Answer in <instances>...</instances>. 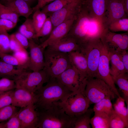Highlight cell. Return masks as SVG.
Returning a JSON list of instances; mask_svg holds the SVG:
<instances>
[{
  "label": "cell",
  "mask_w": 128,
  "mask_h": 128,
  "mask_svg": "<svg viewBox=\"0 0 128 128\" xmlns=\"http://www.w3.org/2000/svg\"><path fill=\"white\" fill-rule=\"evenodd\" d=\"M110 59L108 52L104 46L100 56L96 78L102 80L110 87L115 95L120 96L110 72Z\"/></svg>",
  "instance_id": "10"
},
{
  "label": "cell",
  "mask_w": 128,
  "mask_h": 128,
  "mask_svg": "<svg viewBox=\"0 0 128 128\" xmlns=\"http://www.w3.org/2000/svg\"><path fill=\"white\" fill-rule=\"evenodd\" d=\"M110 128H128V124L114 109L110 116Z\"/></svg>",
  "instance_id": "33"
},
{
  "label": "cell",
  "mask_w": 128,
  "mask_h": 128,
  "mask_svg": "<svg viewBox=\"0 0 128 128\" xmlns=\"http://www.w3.org/2000/svg\"><path fill=\"white\" fill-rule=\"evenodd\" d=\"M24 1H25L29 5H30V4L31 3V2H32L34 0H23Z\"/></svg>",
  "instance_id": "51"
},
{
  "label": "cell",
  "mask_w": 128,
  "mask_h": 128,
  "mask_svg": "<svg viewBox=\"0 0 128 128\" xmlns=\"http://www.w3.org/2000/svg\"><path fill=\"white\" fill-rule=\"evenodd\" d=\"M0 128H4L2 123H0Z\"/></svg>",
  "instance_id": "52"
},
{
  "label": "cell",
  "mask_w": 128,
  "mask_h": 128,
  "mask_svg": "<svg viewBox=\"0 0 128 128\" xmlns=\"http://www.w3.org/2000/svg\"><path fill=\"white\" fill-rule=\"evenodd\" d=\"M110 116L103 112L94 113L90 123L93 128H110Z\"/></svg>",
  "instance_id": "25"
},
{
  "label": "cell",
  "mask_w": 128,
  "mask_h": 128,
  "mask_svg": "<svg viewBox=\"0 0 128 128\" xmlns=\"http://www.w3.org/2000/svg\"><path fill=\"white\" fill-rule=\"evenodd\" d=\"M14 34L15 38L20 45L24 48L27 49L29 46L28 39L19 32Z\"/></svg>",
  "instance_id": "45"
},
{
  "label": "cell",
  "mask_w": 128,
  "mask_h": 128,
  "mask_svg": "<svg viewBox=\"0 0 128 128\" xmlns=\"http://www.w3.org/2000/svg\"><path fill=\"white\" fill-rule=\"evenodd\" d=\"M114 82L123 93V98L127 105H128V73H125L119 75L114 80Z\"/></svg>",
  "instance_id": "26"
},
{
  "label": "cell",
  "mask_w": 128,
  "mask_h": 128,
  "mask_svg": "<svg viewBox=\"0 0 128 128\" xmlns=\"http://www.w3.org/2000/svg\"><path fill=\"white\" fill-rule=\"evenodd\" d=\"M17 107L12 104L0 109V123L8 120L18 112Z\"/></svg>",
  "instance_id": "34"
},
{
  "label": "cell",
  "mask_w": 128,
  "mask_h": 128,
  "mask_svg": "<svg viewBox=\"0 0 128 128\" xmlns=\"http://www.w3.org/2000/svg\"><path fill=\"white\" fill-rule=\"evenodd\" d=\"M68 54L72 66L78 72L82 82L87 75V63L85 55L80 51H73Z\"/></svg>",
  "instance_id": "16"
},
{
  "label": "cell",
  "mask_w": 128,
  "mask_h": 128,
  "mask_svg": "<svg viewBox=\"0 0 128 128\" xmlns=\"http://www.w3.org/2000/svg\"><path fill=\"white\" fill-rule=\"evenodd\" d=\"M9 46L11 51L13 52L18 51L24 48L16 39L14 33L9 35Z\"/></svg>",
  "instance_id": "44"
},
{
  "label": "cell",
  "mask_w": 128,
  "mask_h": 128,
  "mask_svg": "<svg viewBox=\"0 0 128 128\" xmlns=\"http://www.w3.org/2000/svg\"><path fill=\"white\" fill-rule=\"evenodd\" d=\"M56 78L73 92L77 91L79 89L83 81L81 82L80 81V75L77 70L72 66L64 71Z\"/></svg>",
  "instance_id": "13"
},
{
  "label": "cell",
  "mask_w": 128,
  "mask_h": 128,
  "mask_svg": "<svg viewBox=\"0 0 128 128\" xmlns=\"http://www.w3.org/2000/svg\"><path fill=\"white\" fill-rule=\"evenodd\" d=\"M36 101L35 93L20 87H16L13 91L12 104L15 106L24 107L32 103L34 104Z\"/></svg>",
  "instance_id": "17"
},
{
  "label": "cell",
  "mask_w": 128,
  "mask_h": 128,
  "mask_svg": "<svg viewBox=\"0 0 128 128\" xmlns=\"http://www.w3.org/2000/svg\"><path fill=\"white\" fill-rule=\"evenodd\" d=\"M47 48L44 52L45 66L44 69L50 78H56L72 66L68 54Z\"/></svg>",
  "instance_id": "5"
},
{
  "label": "cell",
  "mask_w": 128,
  "mask_h": 128,
  "mask_svg": "<svg viewBox=\"0 0 128 128\" xmlns=\"http://www.w3.org/2000/svg\"><path fill=\"white\" fill-rule=\"evenodd\" d=\"M74 0H55L42 8L41 11L47 15L62 8Z\"/></svg>",
  "instance_id": "28"
},
{
  "label": "cell",
  "mask_w": 128,
  "mask_h": 128,
  "mask_svg": "<svg viewBox=\"0 0 128 128\" xmlns=\"http://www.w3.org/2000/svg\"><path fill=\"white\" fill-rule=\"evenodd\" d=\"M82 0H74L51 14L49 17L52 23L53 29L65 21L75 18L80 9Z\"/></svg>",
  "instance_id": "9"
},
{
  "label": "cell",
  "mask_w": 128,
  "mask_h": 128,
  "mask_svg": "<svg viewBox=\"0 0 128 128\" xmlns=\"http://www.w3.org/2000/svg\"><path fill=\"white\" fill-rule=\"evenodd\" d=\"M85 93L90 105L95 104L108 96L114 99L115 95L105 82L96 78H87Z\"/></svg>",
  "instance_id": "7"
},
{
  "label": "cell",
  "mask_w": 128,
  "mask_h": 128,
  "mask_svg": "<svg viewBox=\"0 0 128 128\" xmlns=\"http://www.w3.org/2000/svg\"><path fill=\"white\" fill-rule=\"evenodd\" d=\"M47 14L40 9L34 12L32 19L36 33L40 30L47 18Z\"/></svg>",
  "instance_id": "32"
},
{
  "label": "cell",
  "mask_w": 128,
  "mask_h": 128,
  "mask_svg": "<svg viewBox=\"0 0 128 128\" xmlns=\"http://www.w3.org/2000/svg\"><path fill=\"white\" fill-rule=\"evenodd\" d=\"M107 28L105 22L93 15L82 3L67 35L73 39L80 48L101 38Z\"/></svg>",
  "instance_id": "1"
},
{
  "label": "cell",
  "mask_w": 128,
  "mask_h": 128,
  "mask_svg": "<svg viewBox=\"0 0 128 128\" xmlns=\"http://www.w3.org/2000/svg\"><path fill=\"white\" fill-rule=\"evenodd\" d=\"M50 78L43 69L38 71L32 72L27 71L25 70L14 80L16 87L22 88L34 93L44 83L48 82Z\"/></svg>",
  "instance_id": "6"
},
{
  "label": "cell",
  "mask_w": 128,
  "mask_h": 128,
  "mask_svg": "<svg viewBox=\"0 0 128 128\" xmlns=\"http://www.w3.org/2000/svg\"><path fill=\"white\" fill-rule=\"evenodd\" d=\"M21 108L17 113L21 128H36L39 114L36 109L34 103H32Z\"/></svg>",
  "instance_id": "12"
},
{
  "label": "cell",
  "mask_w": 128,
  "mask_h": 128,
  "mask_svg": "<svg viewBox=\"0 0 128 128\" xmlns=\"http://www.w3.org/2000/svg\"><path fill=\"white\" fill-rule=\"evenodd\" d=\"M28 40L30 49L28 69L32 71H40L45 66L44 52L46 48L36 43L32 39Z\"/></svg>",
  "instance_id": "11"
},
{
  "label": "cell",
  "mask_w": 128,
  "mask_h": 128,
  "mask_svg": "<svg viewBox=\"0 0 128 128\" xmlns=\"http://www.w3.org/2000/svg\"><path fill=\"white\" fill-rule=\"evenodd\" d=\"M108 53L111 64L110 73L114 81L119 75L126 72L119 55L115 53Z\"/></svg>",
  "instance_id": "22"
},
{
  "label": "cell",
  "mask_w": 128,
  "mask_h": 128,
  "mask_svg": "<svg viewBox=\"0 0 128 128\" xmlns=\"http://www.w3.org/2000/svg\"><path fill=\"white\" fill-rule=\"evenodd\" d=\"M93 112V108H88L84 113L74 116L72 128H91V117Z\"/></svg>",
  "instance_id": "24"
},
{
  "label": "cell",
  "mask_w": 128,
  "mask_h": 128,
  "mask_svg": "<svg viewBox=\"0 0 128 128\" xmlns=\"http://www.w3.org/2000/svg\"><path fill=\"white\" fill-rule=\"evenodd\" d=\"M18 32L28 39H33L36 34L32 19L28 18L20 26Z\"/></svg>",
  "instance_id": "30"
},
{
  "label": "cell",
  "mask_w": 128,
  "mask_h": 128,
  "mask_svg": "<svg viewBox=\"0 0 128 128\" xmlns=\"http://www.w3.org/2000/svg\"><path fill=\"white\" fill-rule=\"evenodd\" d=\"M82 3L91 13L105 22L106 0H83Z\"/></svg>",
  "instance_id": "21"
},
{
  "label": "cell",
  "mask_w": 128,
  "mask_h": 128,
  "mask_svg": "<svg viewBox=\"0 0 128 128\" xmlns=\"http://www.w3.org/2000/svg\"><path fill=\"white\" fill-rule=\"evenodd\" d=\"M87 79H84L79 89L73 92L66 99L55 104L70 116L73 117L84 113L89 106V101L85 93Z\"/></svg>",
  "instance_id": "4"
},
{
  "label": "cell",
  "mask_w": 128,
  "mask_h": 128,
  "mask_svg": "<svg viewBox=\"0 0 128 128\" xmlns=\"http://www.w3.org/2000/svg\"><path fill=\"white\" fill-rule=\"evenodd\" d=\"M127 16L121 0H106L105 19L107 27L113 21Z\"/></svg>",
  "instance_id": "15"
},
{
  "label": "cell",
  "mask_w": 128,
  "mask_h": 128,
  "mask_svg": "<svg viewBox=\"0 0 128 128\" xmlns=\"http://www.w3.org/2000/svg\"><path fill=\"white\" fill-rule=\"evenodd\" d=\"M122 39L119 44L115 53L119 55L127 51L128 48V32L123 33Z\"/></svg>",
  "instance_id": "42"
},
{
  "label": "cell",
  "mask_w": 128,
  "mask_h": 128,
  "mask_svg": "<svg viewBox=\"0 0 128 128\" xmlns=\"http://www.w3.org/2000/svg\"><path fill=\"white\" fill-rule=\"evenodd\" d=\"M52 29V23L50 17H47L39 31L35 34L34 38L44 37L50 35Z\"/></svg>",
  "instance_id": "36"
},
{
  "label": "cell",
  "mask_w": 128,
  "mask_h": 128,
  "mask_svg": "<svg viewBox=\"0 0 128 128\" xmlns=\"http://www.w3.org/2000/svg\"><path fill=\"white\" fill-rule=\"evenodd\" d=\"M106 97L95 104L93 108L94 113H104L105 104Z\"/></svg>",
  "instance_id": "46"
},
{
  "label": "cell",
  "mask_w": 128,
  "mask_h": 128,
  "mask_svg": "<svg viewBox=\"0 0 128 128\" xmlns=\"http://www.w3.org/2000/svg\"><path fill=\"white\" fill-rule=\"evenodd\" d=\"M18 14L27 19L33 12L27 3L23 0H10L0 2Z\"/></svg>",
  "instance_id": "20"
},
{
  "label": "cell",
  "mask_w": 128,
  "mask_h": 128,
  "mask_svg": "<svg viewBox=\"0 0 128 128\" xmlns=\"http://www.w3.org/2000/svg\"></svg>",
  "instance_id": "53"
},
{
  "label": "cell",
  "mask_w": 128,
  "mask_h": 128,
  "mask_svg": "<svg viewBox=\"0 0 128 128\" xmlns=\"http://www.w3.org/2000/svg\"><path fill=\"white\" fill-rule=\"evenodd\" d=\"M104 46L101 39L91 41L80 49L85 55L88 65L87 78H96L101 51Z\"/></svg>",
  "instance_id": "8"
},
{
  "label": "cell",
  "mask_w": 128,
  "mask_h": 128,
  "mask_svg": "<svg viewBox=\"0 0 128 128\" xmlns=\"http://www.w3.org/2000/svg\"><path fill=\"white\" fill-rule=\"evenodd\" d=\"M72 92L56 78H50L46 85L34 93L36 109L38 112L47 110L56 103L66 99Z\"/></svg>",
  "instance_id": "2"
},
{
  "label": "cell",
  "mask_w": 128,
  "mask_h": 128,
  "mask_svg": "<svg viewBox=\"0 0 128 128\" xmlns=\"http://www.w3.org/2000/svg\"><path fill=\"white\" fill-rule=\"evenodd\" d=\"M16 25L12 21L0 19V34L8 33V31L14 28Z\"/></svg>",
  "instance_id": "43"
},
{
  "label": "cell",
  "mask_w": 128,
  "mask_h": 128,
  "mask_svg": "<svg viewBox=\"0 0 128 128\" xmlns=\"http://www.w3.org/2000/svg\"><path fill=\"white\" fill-rule=\"evenodd\" d=\"M11 52L9 46V35L8 33L0 34V55Z\"/></svg>",
  "instance_id": "38"
},
{
  "label": "cell",
  "mask_w": 128,
  "mask_h": 128,
  "mask_svg": "<svg viewBox=\"0 0 128 128\" xmlns=\"http://www.w3.org/2000/svg\"><path fill=\"white\" fill-rule=\"evenodd\" d=\"M18 112L7 122L2 123L4 128H21V122L18 116Z\"/></svg>",
  "instance_id": "41"
},
{
  "label": "cell",
  "mask_w": 128,
  "mask_h": 128,
  "mask_svg": "<svg viewBox=\"0 0 128 128\" xmlns=\"http://www.w3.org/2000/svg\"><path fill=\"white\" fill-rule=\"evenodd\" d=\"M16 87L15 81L13 79L6 78L0 79V92L14 90Z\"/></svg>",
  "instance_id": "37"
},
{
  "label": "cell",
  "mask_w": 128,
  "mask_h": 128,
  "mask_svg": "<svg viewBox=\"0 0 128 128\" xmlns=\"http://www.w3.org/2000/svg\"><path fill=\"white\" fill-rule=\"evenodd\" d=\"M47 47L60 52L67 53L73 51H80V46L75 40L67 35Z\"/></svg>",
  "instance_id": "18"
},
{
  "label": "cell",
  "mask_w": 128,
  "mask_h": 128,
  "mask_svg": "<svg viewBox=\"0 0 128 128\" xmlns=\"http://www.w3.org/2000/svg\"><path fill=\"white\" fill-rule=\"evenodd\" d=\"M19 16L10 8L0 3V19L10 21L17 24Z\"/></svg>",
  "instance_id": "29"
},
{
  "label": "cell",
  "mask_w": 128,
  "mask_h": 128,
  "mask_svg": "<svg viewBox=\"0 0 128 128\" xmlns=\"http://www.w3.org/2000/svg\"><path fill=\"white\" fill-rule=\"evenodd\" d=\"M13 55L21 64L24 69H26L28 68L29 56L26 49L23 48L13 52Z\"/></svg>",
  "instance_id": "35"
},
{
  "label": "cell",
  "mask_w": 128,
  "mask_h": 128,
  "mask_svg": "<svg viewBox=\"0 0 128 128\" xmlns=\"http://www.w3.org/2000/svg\"><path fill=\"white\" fill-rule=\"evenodd\" d=\"M55 0H38L37 5L32 8L33 12L36 10L42 9L48 4L54 1Z\"/></svg>",
  "instance_id": "49"
},
{
  "label": "cell",
  "mask_w": 128,
  "mask_h": 128,
  "mask_svg": "<svg viewBox=\"0 0 128 128\" xmlns=\"http://www.w3.org/2000/svg\"><path fill=\"white\" fill-rule=\"evenodd\" d=\"M124 11L127 16L128 15V0H121Z\"/></svg>",
  "instance_id": "50"
},
{
  "label": "cell",
  "mask_w": 128,
  "mask_h": 128,
  "mask_svg": "<svg viewBox=\"0 0 128 128\" xmlns=\"http://www.w3.org/2000/svg\"><path fill=\"white\" fill-rule=\"evenodd\" d=\"M125 101L120 96L118 97L113 105L115 111L128 124V106H125Z\"/></svg>",
  "instance_id": "27"
},
{
  "label": "cell",
  "mask_w": 128,
  "mask_h": 128,
  "mask_svg": "<svg viewBox=\"0 0 128 128\" xmlns=\"http://www.w3.org/2000/svg\"><path fill=\"white\" fill-rule=\"evenodd\" d=\"M124 65L125 72L128 73V53L126 51L121 54L119 55Z\"/></svg>",
  "instance_id": "48"
},
{
  "label": "cell",
  "mask_w": 128,
  "mask_h": 128,
  "mask_svg": "<svg viewBox=\"0 0 128 128\" xmlns=\"http://www.w3.org/2000/svg\"><path fill=\"white\" fill-rule=\"evenodd\" d=\"M76 18L65 21L55 27L49 37L40 44L41 45L46 48L65 37L69 31Z\"/></svg>",
  "instance_id": "14"
},
{
  "label": "cell",
  "mask_w": 128,
  "mask_h": 128,
  "mask_svg": "<svg viewBox=\"0 0 128 128\" xmlns=\"http://www.w3.org/2000/svg\"><path fill=\"white\" fill-rule=\"evenodd\" d=\"M111 97L108 96L106 97L105 101L104 112L110 116L114 110L112 104L111 102Z\"/></svg>",
  "instance_id": "47"
},
{
  "label": "cell",
  "mask_w": 128,
  "mask_h": 128,
  "mask_svg": "<svg viewBox=\"0 0 128 128\" xmlns=\"http://www.w3.org/2000/svg\"><path fill=\"white\" fill-rule=\"evenodd\" d=\"M0 59L7 64L17 66L18 69H24L21 64L13 55L2 54L0 55Z\"/></svg>",
  "instance_id": "40"
},
{
  "label": "cell",
  "mask_w": 128,
  "mask_h": 128,
  "mask_svg": "<svg viewBox=\"0 0 128 128\" xmlns=\"http://www.w3.org/2000/svg\"><path fill=\"white\" fill-rule=\"evenodd\" d=\"M14 90L0 92V109L12 104Z\"/></svg>",
  "instance_id": "39"
},
{
  "label": "cell",
  "mask_w": 128,
  "mask_h": 128,
  "mask_svg": "<svg viewBox=\"0 0 128 128\" xmlns=\"http://www.w3.org/2000/svg\"><path fill=\"white\" fill-rule=\"evenodd\" d=\"M25 70L16 69L14 66L0 59V78H6L14 80Z\"/></svg>",
  "instance_id": "23"
},
{
  "label": "cell",
  "mask_w": 128,
  "mask_h": 128,
  "mask_svg": "<svg viewBox=\"0 0 128 128\" xmlns=\"http://www.w3.org/2000/svg\"><path fill=\"white\" fill-rule=\"evenodd\" d=\"M107 28L112 32L120 31L128 32V17L118 19L111 23Z\"/></svg>",
  "instance_id": "31"
},
{
  "label": "cell",
  "mask_w": 128,
  "mask_h": 128,
  "mask_svg": "<svg viewBox=\"0 0 128 128\" xmlns=\"http://www.w3.org/2000/svg\"><path fill=\"white\" fill-rule=\"evenodd\" d=\"M38 112L36 128H72L74 116L68 115L56 104L47 110Z\"/></svg>",
  "instance_id": "3"
},
{
  "label": "cell",
  "mask_w": 128,
  "mask_h": 128,
  "mask_svg": "<svg viewBox=\"0 0 128 128\" xmlns=\"http://www.w3.org/2000/svg\"><path fill=\"white\" fill-rule=\"evenodd\" d=\"M123 33L118 34L107 28L101 39L108 52L115 53L122 38Z\"/></svg>",
  "instance_id": "19"
}]
</instances>
